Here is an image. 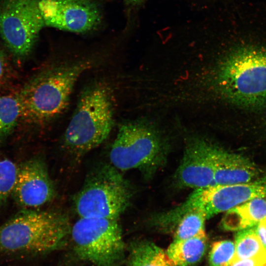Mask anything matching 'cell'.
Wrapping results in <instances>:
<instances>
[{"label": "cell", "instance_id": "obj_8", "mask_svg": "<svg viewBox=\"0 0 266 266\" xmlns=\"http://www.w3.org/2000/svg\"><path fill=\"white\" fill-rule=\"evenodd\" d=\"M39 0H0V35L16 55L32 51L45 26Z\"/></svg>", "mask_w": 266, "mask_h": 266}, {"label": "cell", "instance_id": "obj_17", "mask_svg": "<svg viewBox=\"0 0 266 266\" xmlns=\"http://www.w3.org/2000/svg\"><path fill=\"white\" fill-rule=\"evenodd\" d=\"M235 245L234 261L252 258H266V249L258 234L256 226L240 230L235 236Z\"/></svg>", "mask_w": 266, "mask_h": 266}, {"label": "cell", "instance_id": "obj_24", "mask_svg": "<svg viewBox=\"0 0 266 266\" xmlns=\"http://www.w3.org/2000/svg\"><path fill=\"white\" fill-rule=\"evenodd\" d=\"M7 70V62L4 54L0 49V82L4 78Z\"/></svg>", "mask_w": 266, "mask_h": 266}, {"label": "cell", "instance_id": "obj_20", "mask_svg": "<svg viewBox=\"0 0 266 266\" xmlns=\"http://www.w3.org/2000/svg\"><path fill=\"white\" fill-rule=\"evenodd\" d=\"M18 168L12 161L0 158V206L12 195Z\"/></svg>", "mask_w": 266, "mask_h": 266}, {"label": "cell", "instance_id": "obj_7", "mask_svg": "<svg viewBox=\"0 0 266 266\" xmlns=\"http://www.w3.org/2000/svg\"><path fill=\"white\" fill-rule=\"evenodd\" d=\"M70 236L77 257L96 266H114L123 251L117 219L80 217L71 226Z\"/></svg>", "mask_w": 266, "mask_h": 266}, {"label": "cell", "instance_id": "obj_18", "mask_svg": "<svg viewBox=\"0 0 266 266\" xmlns=\"http://www.w3.org/2000/svg\"><path fill=\"white\" fill-rule=\"evenodd\" d=\"M206 219L205 213L200 208L194 207L189 209L177 223L173 241L184 240L205 233L204 225Z\"/></svg>", "mask_w": 266, "mask_h": 266}, {"label": "cell", "instance_id": "obj_16", "mask_svg": "<svg viewBox=\"0 0 266 266\" xmlns=\"http://www.w3.org/2000/svg\"><path fill=\"white\" fill-rule=\"evenodd\" d=\"M130 266H177L166 252L150 241L135 244L132 250Z\"/></svg>", "mask_w": 266, "mask_h": 266}, {"label": "cell", "instance_id": "obj_19", "mask_svg": "<svg viewBox=\"0 0 266 266\" xmlns=\"http://www.w3.org/2000/svg\"><path fill=\"white\" fill-rule=\"evenodd\" d=\"M20 117L17 96H0V146L11 133Z\"/></svg>", "mask_w": 266, "mask_h": 266}, {"label": "cell", "instance_id": "obj_2", "mask_svg": "<svg viewBox=\"0 0 266 266\" xmlns=\"http://www.w3.org/2000/svg\"><path fill=\"white\" fill-rule=\"evenodd\" d=\"M91 65L85 61L64 64L35 75L17 96L21 117L43 123L61 114L68 104L76 82Z\"/></svg>", "mask_w": 266, "mask_h": 266}, {"label": "cell", "instance_id": "obj_15", "mask_svg": "<svg viewBox=\"0 0 266 266\" xmlns=\"http://www.w3.org/2000/svg\"><path fill=\"white\" fill-rule=\"evenodd\" d=\"M205 233L190 238L173 241L166 253L177 266H191L202 257L206 249Z\"/></svg>", "mask_w": 266, "mask_h": 266}, {"label": "cell", "instance_id": "obj_22", "mask_svg": "<svg viewBox=\"0 0 266 266\" xmlns=\"http://www.w3.org/2000/svg\"><path fill=\"white\" fill-rule=\"evenodd\" d=\"M266 264V258H252L238 260L233 262L230 266H263Z\"/></svg>", "mask_w": 266, "mask_h": 266}, {"label": "cell", "instance_id": "obj_1", "mask_svg": "<svg viewBox=\"0 0 266 266\" xmlns=\"http://www.w3.org/2000/svg\"><path fill=\"white\" fill-rule=\"evenodd\" d=\"M71 228L68 217L61 213L22 211L0 226V259L14 260L61 248Z\"/></svg>", "mask_w": 266, "mask_h": 266}, {"label": "cell", "instance_id": "obj_4", "mask_svg": "<svg viewBox=\"0 0 266 266\" xmlns=\"http://www.w3.org/2000/svg\"><path fill=\"white\" fill-rule=\"evenodd\" d=\"M215 89L239 106L254 109L266 105V51L244 50L230 55L217 66Z\"/></svg>", "mask_w": 266, "mask_h": 266}, {"label": "cell", "instance_id": "obj_10", "mask_svg": "<svg viewBox=\"0 0 266 266\" xmlns=\"http://www.w3.org/2000/svg\"><path fill=\"white\" fill-rule=\"evenodd\" d=\"M45 26L75 33L90 31L100 23L98 6L89 0H39Z\"/></svg>", "mask_w": 266, "mask_h": 266}, {"label": "cell", "instance_id": "obj_26", "mask_svg": "<svg viewBox=\"0 0 266 266\" xmlns=\"http://www.w3.org/2000/svg\"><path fill=\"white\" fill-rule=\"evenodd\" d=\"M263 266H266V265H263Z\"/></svg>", "mask_w": 266, "mask_h": 266}, {"label": "cell", "instance_id": "obj_14", "mask_svg": "<svg viewBox=\"0 0 266 266\" xmlns=\"http://www.w3.org/2000/svg\"><path fill=\"white\" fill-rule=\"evenodd\" d=\"M266 219V199L258 197L227 211L222 225L227 230L236 231L256 226Z\"/></svg>", "mask_w": 266, "mask_h": 266}, {"label": "cell", "instance_id": "obj_5", "mask_svg": "<svg viewBox=\"0 0 266 266\" xmlns=\"http://www.w3.org/2000/svg\"><path fill=\"white\" fill-rule=\"evenodd\" d=\"M168 147L167 138L160 127L140 118L120 126L109 159L118 170L138 169L151 176L165 162Z\"/></svg>", "mask_w": 266, "mask_h": 266}, {"label": "cell", "instance_id": "obj_13", "mask_svg": "<svg viewBox=\"0 0 266 266\" xmlns=\"http://www.w3.org/2000/svg\"><path fill=\"white\" fill-rule=\"evenodd\" d=\"M212 157L215 185H231L254 181L255 166L246 158L213 144Z\"/></svg>", "mask_w": 266, "mask_h": 266}, {"label": "cell", "instance_id": "obj_12", "mask_svg": "<svg viewBox=\"0 0 266 266\" xmlns=\"http://www.w3.org/2000/svg\"><path fill=\"white\" fill-rule=\"evenodd\" d=\"M55 189L45 163L34 158L18 166L12 197L20 206L32 208L51 201Z\"/></svg>", "mask_w": 266, "mask_h": 266}, {"label": "cell", "instance_id": "obj_25", "mask_svg": "<svg viewBox=\"0 0 266 266\" xmlns=\"http://www.w3.org/2000/svg\"><path fill=\"white\" fill-rule=\"evenodd\" d=\"M146 0H125L129 5L133 6H136L143 3Z\"/></svg>", "mask_w": 266, "mask_h": 266}, {"label": "cell", "instance_id": "obj_9", "mask_svg": "<svg viewBox=\"0 0 266 266\" xmlns=\"http://www.w3.org/2000/svg\"><path fill=\"white\" fill-rule=\"evenodd\" d=\"M258 197H266V182L215 185L195 189L187 200L191 207L201 209L207 219Z\"/></svg>", "mask_w": 266, "mask_h": 266}, {"label": "cell", "instance_id": "obj_11", "mask_svg": "<svg viewBox=\"0 0 266 266\" xmlns=\"http://www.w3.org/2000/svg\"><path fill=\"white\" fill-rule=\"evenodd\" d=\"M212 145L200 136L188 141L174 176L178 187L198 189L215 185Z\"/></svg>", "mask_w": 266, "mask_h": 266}, {"label": "cell", "instance_id": "obj_3", "mask_svg": "<svg viewBox=\"0 0 266 266\" xmlns=\"http://www.w3.org/2000/svg\"><path fill=\"white\" fill-rule=\"evenodd\" d=\"M114 124L111 91L103 83L90 85L82 92L66 129L63 146L70 154L80 157L100 145Z\"/></svg>", "mask_w": 266, "mask_h": 266}, {"label": "cell", "instance_id": "obj_6", "mask_svg": "<svg viewBox=\"0 0 266 266\" xmlns=\"http://www.w3.org/2000/svg\"><path fill=\"white\" fill-rule=\"evenodd\" d=\"M131 197L128 184L118 169L104 164L89 174L74 197V206L80 217L117 219Z\"/></svg>", "mask_w": 266, "mask_h": 266}, {"label": "cell", "instance_id": "obj_21", "mask_svg": "<svg viewBox=\"0 0 266 266\" xmlns=\"http://www.w3.org/2000/svg\"><path fill=\"white\" fill-rule=\"evenodd\" d=\"M235 245L230 240L214 242L209 255V266H230L234 261Z\"/></svg>", "mask_w": 266, "mask_h": 266}, {"label": "cell", "instance_id": "obj_23", "mask_svg": "<svg viewBox=\"0 0 266 266\" xmlns=\"http://www.w3.org/2000/svg\"><path fill=\"white\" fill-rule=\"evenodd\" d=\"M256 227L258 234L266 249V219L260 222Z\"/></svg>", "mask_w": 266, "mask_h": 266}]
</instances>
